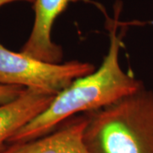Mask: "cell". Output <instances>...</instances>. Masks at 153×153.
Instances as JSON below:
<instances>
[{
	"label": "cell",
	"instance_id": "cell-1",
	"mask_svg": "<svg viewBox=\"0 0 153 153\" xmlns=\"http://www.w3.org/2000/svg\"><path fill=\"white\" fill-rule=\"evenodd\" d=\"M121 38L117 25L110 32L107 54L98 69L75 79L33 120L11 137L9 144L26 142L44 136L71 117L101 109L134 93L144 87L143 82L123 71L119 62Z\"/></svg>",
	"mask_w": 153,
	"mask_h": 153
},
{
	"label": "cell",
	"instance_id": "cell-2",
	"mask_svg": "<svg viewBox=\"0 0 153 153\" xmlns=\"http://www.w3.org/2000/svg\"><path fill=\"white\" fill-rule=\"evenodd\" d=\"M91 153H153V90L144 87L85 114Z\"/></svg>",
	"mask_w": 153,
	"mask_h": 153
},
{
	"label": "cell",
	"instance_id": "cell-3",
	"mask_svg": "<svg viewBox=\"0 0 153 153\" xmlns=\"http://www.w3.org/2000/svg\"><path fill=\"white\" fill-rule=\"evenodd\" d=\"M94 70L91 63L78 60L45 62L22 51H11L0 43V85L19 86L56 95L75 79Z\"/></svg>",
	"mask_w": 153,
	"mask_h": 153
},
{
	"label": "cell",
	"instance_id": "cell-4",
	"mask_svg": "<svg viewBox=\"0 0 153 153\" xmlns=\"http://www.w3.org/2000/svg\"><path fill=\"white\" fill-rule=\"evenodd\" d=\"M76 0H35L34 22L31 33L22 52L49 63H60L63 51L52 40L51 34L55 21L71 2Z\"/></svg>",
	"mask_w": 153,
	"mask_h": 153
},
{
	"label": "cell",
	"instance_id": "cell-5",
	"mask_svg": "<svg viewBox=\"0 0 153 153\" xmlns=\"http://www.w3.org/2000/svg\"><path fill=\"white\" fill-rule=\"evenodd\" d=\"M87 116L68 119L49 134L26 142L9 144L0 153H91L83 139Z\"/></svg>",
	"mask_w": 153,
	"mask_h": 153
},
{
	"label": "cell",
	"instance_id": "cell-6",
	"mask_svg": "<svg viewBox=\"0 0 153 153\" xmlns=\"http://www.w3.org/2000/svg\"><path fill=\"white\" fill-rule=\"evenodd\" d=\"M54 97L41 91L24 88L16 99L0 105V151L19 129L41 113Z\"/></svg>",
	"mask_w": 153,
	"mask_h": 153
},
{
	"label": "cell",
	"instance_id": "cell-7",
	"mask_svg": "<svg viewBox=\"0 0 153 153\" xmlns=\"http://www.w3.org/2000/svg\"><path fill=\"white\" fill-rule=\"evenodd\" d=\"M24 88L10 85H0V105L11 102L23 91Z\"/></svg>",
	"mask_w": 153,
	"mask_h": 153
},
{
	"label": "cell",
	"instance_id": "cell-8",
	"mask_svg": "<svg viewBox=\"0 0 153 153\" xmlns=\"http://www.w3.org/2000/svg\"><path fill=\"white\" fill-rule=\"evenodd\" d=\"M35 0H0V7L10 4V3H15V2H25V3H30L33 4Z\"/></svg>",
	"mask_w": 153,
	"mask_h": 153
}]
</instances>
